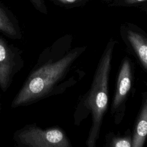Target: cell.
Here are the masks:
<instances>
[{
	"mask_svg": "<svg viewBox=\"0 0 147 147\" xmlns=\"http://www.w3.org/2000/svg\"><path fill=\"white\" fill-rule=\"evenodd\" d=\"M72 35L66 34L44 48L11 103V107L28 106L64 93L80 82L86 72L78 67L87 48L73 46Z\"/></svg>",
	"mask_w": 147,
	"mask_h": 147,
	"instance_id": "6da1fadb",
	"label": "cell"
},
{
	"mask_svg": "<svg viewBox=\"0 0 147 147\" xmlns=\"http://www.w3.org/2000/svg\"><path fill=\"white\" fill-rule=\"evenodd\" d=\"M118 44L109 39L96 67L89 89L80 96L74 113V124L79 126L90 115L91 124L85 142L87 147H95L109 105V82L114 49Z\"/></svg>",
	"mask_w": 147,
	"mask_h": 147,
	"instance_id": "7a4b0ae2",
	"label": "cell"
},
{
	"mask_svg": "<svg viewBox=\"0 0 147 147\" xmlns=\"http://www.w3.org/2000/svg\"><path fill=\"white\" fill-rule=\"evenodd\" d=\"M13 140L20 147H71L66 132L54 126L42 128L36 123L26 124L14 131Z\"/></svg>",
	"mask_w": 147,
	"mask_h": 147,
	"instance_id": "3957f363",
	"label": "cell"
},
{
	"mask_svg": "<svg viewBox=\"0 0 147 147\" xmlns=\"http://www.w3.org/2000/svg\"><path fill=\"white\" fill-rule=\"evenodd\" d=\"M135 64L128 56H124L117 73L115 88L111 104V115L115 125H119L126 114L127 103L134 92Z\"/></svg>",
	"mask_w": 147,
	"mask_h": 147,
	"instance_id": "277c9868",
	"label": "cell"
},
{
	"mask_svg": "<svg viewBox=\"0 0 147 147\" xmlns=\"http://www.w3.org/2000/svg\"><path fill=\"white\" fill-rule=\"evenodd\" d=\"M23 51L0 34V88L5 92L24 67Z\"/></svg>",
	"mask_w": 147,
	"mask_h": 147,
	"instance_id": "5b68a950",
	"label": "cell"
},
{
	"mask_svg": "<svg viewBox=\"0 0 147 147\" xmlns=\"http://www.w3.org/2000/svg\"><path fill=\"white\" fill-rule=\"evenodd\" d=\"M119 34L127 51L146 73L147 34L145 31L134 24L126 22L121 25Z\"/></svg>",
	"mask_w": 147,
	"mask_h": 147,
	"instance_id": "8992f818",
	"label": "cell"
},
{
	"mask_svg": "<svg viewBox=\"0 0 147 147\" xmlns=\"http://www.w3.org/2000/svg\"><path fill=\"white\" fill-rule=\"evenodd\" d=\"M132 135V147H143L147 135V92L142 94L140 107L136 117Z\"/></svg>",
	"mask_w": 147,
	"mask_h": 147,
	"instance_id": "52a82bcc",
	"label": "cell"
},
{
	"mask_svg": "<svg viewBox=\"0 0 147 147\" xmlns=\"http://www.w3.org/2000/svg\"><path fill=\"white\" fill-rule=\"evenodd\" d=\"M0 32L12 40H21L22 30L16 16L0 0Z\"/></svg>",
	"mask_w": 147,
	"mask_h": 147,
	"instance_id": "ba28073f",
	"label": "cell"
},
{
	"mask_svg": "<svg viewBox=\"0 0 147 147\" xmlns=\"http://www.w3.org/2000/svg\"><path fill=\"white\" fill-rule=\"evenodd\" d=\"M106 147H132V135L130 129H127L123 134H115L110 131L105 136Z\"/></svg>",
	"mask_w": 147,
	"mask_h": 147,
	"instance_id": "9c48e42d",
	"label": "cell"
},
{
	"mask_svg": "<svg viewBox=\"0 0 147 147\" xmlns=\"http://www.w3.org/2000/svg\"><path fill=\"white\" fill-rule=\"evenodd\" d=\"M108 5L110 7H137L147 12V0H110Z\"/></svg>",
	"mask_w": 147,
	"mask_h": 147,
	"instance_id": "30bf717a",
	"label": "cell"
},
{
	"mask_svg": "<svg viewBox=\"0 0 147 147\" xmlns=\"http://www.w3.org/2000/svg\"><path fill=\"white\" fill-rule=\"evenodd\" d=\"M53 4L64 9L83 7L92 0H49Z\"/></svg>",
	"mask_w": 147,
	"mask_h": 147,
	"instance_id": "8fae6325",
	"label": "cell"
},
{
	"mask_svg": "<svg viewBox=\"0 0 147 147\" xmlns=\"http://www.w3.org/2000/svg\"><path fill=\"white\" fill-rule=\"evenodd\" d=\"M34 8L44 14H48V10L45 0H28Z\"/></svg>",
	"mask_w": 147,
	"mask_h": 147,
	"instance_id": "7c38bea8",
	"label": "cell"
},
{
	"mask_svg": "<svg viewBox=\"0 0 147 147\" xmlns=\"http://www.w3.org/2000/svg\"><path fill=\"white\" fill-rule=\"evenodd\" d=\"M1 111V94H0V114Z\"/></svg>",
	"mask_w": 147,
	"mask_h": 147,
	"instance_id": "4fadbf2b",
	"label": "cell"
},
{
	"mask_svg": "<svg viewBox=\"0 0 147 147\" xmlns=\"http://www.w3.org/2000/svg\"><path fill=\"white\" fill-rule=\"evenodd\" d=\"M104 1H106V2H107V3H108L110 2V0H104Z\"/></svg>",
	"mask_w": 147,
	"mask_h": 147,
	"instance_id": "5bb4252c",
	"label": "cell"
}]
</instances>
